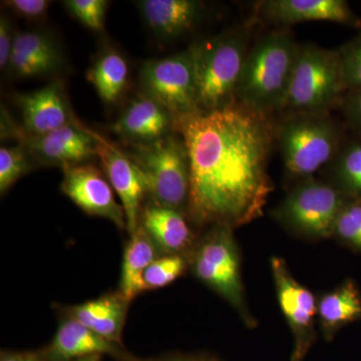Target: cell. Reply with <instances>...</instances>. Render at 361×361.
<instances>
[{
  "label": "cell",
  "instance_id": "obj_1",
  "mask_svg": "<svg viewBox=\"0 0 361 361\" xmlns=\"http://www.w3.org/2000/svg\"><path fill=\"white\" fill-rule=\"evenodd\" d=\"M174 130L189 157L187 210L195 223L233 229L263 215L273 190L268 164L276 135L269 116L235 102L176 116Z\"/></svg>",
  "mask_w": 361,
  "mask_h": 361
},
{
  "label": "cell",
  "instance_id": "obj_2",
  "mask_svg": "<svg viewBox=\"0 0 361 361\" xmlns=\"http://www.w3.org/2000/svg\"><path fill=\"white\" fill-rule=\"evenodd\" d=\"M290 32L274 30L247 54L236 99L262 115L283 109L298 49Z\"/></svg>",
  "mask_w": 361,
  "mask_h": 361
},
{
  "label": "cell",
  "instance_id": "obj_3",
  "mask_svg": "<svg viewBox=\"0 0 361 361\" xmlns=\"http://www.w3.org/2000/svg\"><path fill=\"white\" fill-rule=\"evenodd\" d=\"M199 111L218 110L237 102L248 49L243 32H230L192 45Z\"/></svg>",
  "mask_w": 361,
  "mask_h": 361
},
{
  "label": "cell",
  "instance_id": "obj_4",
  "mask_svg": "<svg viewBox=\"0 0 361 361\" xmlns=\"http://www.w3.org/2000/svg\"><path fill=\"white\" fill-rule=\"evenodd\" d=\"M345 90L336 51L299 44L281 111L288 115H329Z\"/></svg>",
  "mask_w": 361,
  "mask_h": 361
},
{
  "label": "cell",
  "instance_id": "obj_5",
  "mask_svg": "<svg viewBox=\"0 0 361 361\" xmlns=\"http://www.w3.org/2000/svg\"><path fill=\"white\" fill-rule=\"evenodd\" d=\"M232 230L226 226L211 228L188 255L189 268L202 283L231 304L247 326L254 327L255 320L247 307L238 247Z\"/></svg>",
  "mask_w": 361,
  "mask_h": 361
},
{
  "label": "cell",
  "instance_id": "obj_6",
  "mask_svg": "<svg viewBox=\"0 0 361 361\" xmlns=\"http://www.w3.org/2000/svg\"><path fill=\"white\" fill-rule=\"evenodd\" d=\"M130 158L141 170L151 203L182 213L188 209L190 163L182 137L170 134L155 142L135 144Z\"/></svg>",
  "mask_w": 361,
  "mask_h": 361
},
{
  "label": "cell",
  "instance_id": "obj_7",
  "mask_svg": "<svg viewBox=\"0 0 361 361\" xmlns=\"http://www.w3.org/2000/svg\"><path fill=\"white\" fill-rule=\"evenodd\" d=\"M287 174L308 180L336 159L339 137L329 115H288L276 130Z\"/></svg>",
  "mask_w": 361,
  "mask_h": 361
},
{
  "label": "cell",
  "instance_id": "obj_8",
  "mask_svg": "<svg viewBox=\"0 0 361 361\" xmlns=\"http://www.w3.org/2000/svg\"><path fill=\"white\" fill-rule=\"evenodd\" d=\"M345 206L334 185L315 180L299 183L285 197L274 215L287 229L310 239H323L334 233L339 214Z\"/></svg>",
  "mask_w": 361,
  "mask_h": 361
},
{
  "label": "cell",
  "instance_id": "obj_9",
  "mask_svg": "<svg viewBox=\"0 0 361 361\" xmlns=\"http://www.w3.org/2000/svg\"><path fill=\"white\" fill-rule=\"evenodd\" d=\"M140 82L144 94L180 116L198 111L193 51L191 47L142 65Z\"/></svg>",
  "mask_w": 361,
  "mask_h": 361
},
{
  "label": "cell",
  "instance_id": "obj_10",
  "mask_svg": "<svg viewBox=\"0 0 361 361\" xmlns=\"http://www.w3.org/2000/svg\"><path fill=\"white\" fill-rule=\"evenodd\" d=\"M271 270L276 287L278 302L294 337L292 360L300 361L315 339L317 302L312 292L292 276L283 259H271Z\"/></svg>",
  "mask_w": 361,
  "mask_h": 361
},
{
  "label": "cell",
  "instance_id": "obj_11",
  "mask_svg": "<svg viewBox=\"0 0 361 361\" xmlns=\"http://www.w3.org/2000/svg\"><path fill=\"white\" fill-rule=\"evenodd\" d=\"M61 189L73 203L90 216L110 220L127 231L123 206L116 201L113 187L103 172L90 164H78L63 169Z\"/></svg>",
  "mask_w": 361,
  "mask_h": 361
},
{
  "label": "cell",
  "instance_id": "obj_12",
  "mask_svg": "<svg viewBox=\"0 0 361 361\" xmlns=\"http://www.w3.org/2000/svg\"><path fill=\"white\" fill-rule=\"evenodd\" d=\"M97 153L111 186L120 198L127 220V231L132 235L141 223L142 201L147 196L141 170L130 157L99 135Z\"/></svg>",
  "mask_w": 361,
  "mask_h": 361
},
{
  "label": "cell",
  "instance_id": "obj_13",
  "mask_svg": "<svg viewBox=\"0 0 361 361\" xmlns=\"http://www.w3.org/2000/svg\"><path fill=\"white\" fill-rule=\"evenodd\" d=\"M97 135L78 125H68L42 135L26 134L23 144L30 156L44 165L84 164L97 157Z\"/></svg>",
  "mask_w": 361,
  "mask_h": 361
},
{
  "label": "cell",
  "instance_id": "obj_14",
  "mask_svg": "<svg viewBox=\"0 0 361 361\" xmlns=\"http://www.w3.org/2000/svg\"><path fill=\"white\" fill-rule=\"evenodd\" d=\"M44 361H70L90 355H110L118 361H144L130 355L125 346L99 336L82 323L61 316L56 336L42 349Z\"/></svg>",
  "mask_w": 361,
  "mask_h": 361
},
{
  "label": "cell",
  "instance_id": "obj_15",
  "mask_svg": "<svg viewBox=\"0 0 361 361\" xmlns=\"http://www.w3.org/2000/svg\"><path fill=\"white\" fill-rule=\"evenodd\" d=\"M16 103L27 135H45L68 125H75L61 80H54L35 92L16 94Z\"/></svg>",
  "mask_w": 361,
  "mask_h": 361
},
{
  "label": "cell",
  "instance_id": "obj_16",
  "mask_svg": "<svg viewBox=\"0 0 361 361\" xmlns=\"http://www.w3.org/2000/svg\"><path fill=\"white\" fill-rule=\"evenodd\" d=\"M263 20L279 26L310 21L355 25V14L343 0H267L259 4Z\"/></svg>",
  "mask_w": 361,
  "mask_h": 361
},
{
  "label": "cell",
  "instance_id": "obj_17",
  "mask_svg": "<svg viewBox=\"0 0 361 361\" xmlns=\"http://www.w3.org/2000/svg\"><path fill=\"white\" fill-rule=\"evenodd\" d=\"M130 301L120 290L108 292L92 300L59 306L63 316L73 318L114 343L123 344V330Z\"/></svg>",
  "mask_w": 361,
  "mask_h": 361
},
{
  "label": "cell",
  "instance_id": "obj_18",
  "mask_svg": "<svg viewBox=\"0 0 361 361\" xmlns=\"http://www.w3.org/2000/svg\"><path fill=\"white\" fill-rule=\"evenodd\" d=\"M140 225L161 255L188 256L198 241L184 214L151 202L142 209Z\"/></svg>",
  "mask_w": 361,
  "mask_h": 361
},
{
  "label": "cell",
  "instance_id": "obj_19",
  "mask_svg": "<svg viewBox=\"0 0 361 361\" xmlns=\"http://www.w3.org/2000/svg\"><path fill=\"white\" fill-rule=\"evenodd\" d=\"M111 130L137 144H147L170 135L171 130H174V116L142 94L130 101Z\"/></svg>",
  "mask_w": 361,
  "mask_h": 361
},
{
  "label": "cell",
  "instance_id": "obj_20",
  "mask_svg": "<svg viewBox=\"0 0 361 361\" xmlns=\"http://www.w3.org/2000/svg\"><path fill=\"white\" fill-rule=\"evenodd\" d=\"M63 56L47 33L28 30L16 33L8 70L20 78L39 77L59 70Z\"/></svg>",
  "mask_w": 361,
  "mask_h": 361
},
{
  "label": "cell",
  "instance_id": "obj_21",
  "mask_svg": "<svg viewBox=\"0 0 361 361\" xmlns=\"http://www.w3.org/2000/svg\"><path fill=\"white\" fill-rule=\"evenodd\" d=\"M147 25L163 39H175L191 30L203 13L195 0H142L137 1Z\"/></svg>",
  "mask_w": 361,
  "mask_h": 361
},
{
  "label": "cell",
  "instance_id": "obj_22",
  "mask_svg": "<svg viewBox=\"0 0 361 361\" xmlns=\"http://www.w3.org/2000/svg\"><path fill=\"white\" fill-rule=\"evenodd\" d=\"M161 253L153 240L149 238L141 225L132 235L123 251L122 275L120 288L123 295L132 302L144 292L142 275L152 262L160 257Z\"/></svg>",
  "mask_w": 361,
  "mask_h": 361
},
{
  "label": "cell",
  "instance_id": "obj_23",
  "mask_svg": "<svg viewBox=\"0 0 361 361\" xmlns=\"http://www.w3.org/2000/svg\"><path fill=\"white\" fill-rule=\"evenodd\" d=\"M87 78L104 103H116L127 87L129 66L120 52L106 49L90 66Z\"/></svg>",
  "mask_w": 361,
  "mask_h": 361
},
{
  "label": "cell",
  "instance_id": "obj_24",
  "mask_svg": "<svg viewBox=\"0 0 361 361\" xmlns=\"http://www.w3.org/2000/svg\"><path fill=\"white\" fill-rule=\"evenodd\" d=\"M317 315L325 337L342 325L361 317V297L351 282L325 294L317 303Z\"/></svg>",
  "mask_w": 361,
  "mask_h": 361
},
{
  "label": "cell",
  "instance_id": "obj_25",
  "mask_svg": "<svg viewBox=\"0 0 361 361\" xmlns=\"http://www.w3.org/2000/svg\"><path fill=\"white\" fill-rule=\"evenodd\" d=\"M188 268V256L161 255L145 271L142 275V290H154L168 286L182 276Z\"/></svg>",
  "mask_w": 361,
  "mask_h": 361
},
{
  "label": "cell",
  "instance_id": "obj_26",
  "mask_svg": "<svg viewBox=\"0 0 361 361\" xmlns=\"http://www.w3.org/2000/svg\"><path fill=\"white\" fill-rule=\"evenodd\" d=\"M25 147H1L0 149V194H4L30 172L32 163Z\"/></svg>",
  "mask_w": 361,
  "mask_h": 361
},
{
  "label": "cell",
  "instance_id": "obj_27",
  "mask_svg": "<svg viewBox=\"0 0 361 361\" xmlns=\"http://www.w3.org/2000/svg\"><path fill=\"white\" fill-rule=\"evenodd\" d=\"M334 177L349 193L361 196V144L353 145L336 157Z\"/></svg>",
  "mask_w": 361,
  "mask_h": 361
},
{
  "label": "cell",
  "instance_id": "obj_28",
  "mask_svg": "<svg viewBox=\"0 0 361 361\" xmlns=\"http://www.w3.org/2000/svg\"><path fill=\"white\" fill-rule=\"evenodd\" d=\"M68 11L85 27L103 30L109 2L106 0H66Z\"/></svg>",
  "mask_w": 361,
  "mask_h": 361
},
{
  "label": "cell",
  "instance_id": "obj_29",
  "mask_svg": "<svg viewBox=\"0 0 361 361\" xmlns=\"http://www.w3.org/2000/svg\"><path fill=\"white\" fill-rule=\"evenodd\" d=\"M338 54L345 89L361 90V37L342 47Z\"/></svg>",
  "mask_w": 361,
  "mask_h": 361
},
{
  "label": "cell",
  "instance_id": "obj_30",
  "mask_svg": "<svg viewBox=\"0 0 361 361\" xmlns=\"http://www.w3.org/2000/svg\"><path fill=\"white\" fill-rule=\"evenodd\" d=\"M334 234L361 249V203L345 204L336 221Z\"/></svg>",
  "mask_w": 361,
  "mask_h": 361
},
{
  "label": "cell",
  "instance_id": "obj_31",
  "mask_svg": "<svg viewBox=\"0 0 361 361\" xmlns=\"http://www.w3.org/2000/svg\"><path fill=\"white\" fill-rule=\"evenodd\" d=\"M2 4L14 13L28 20L42 18L51 6V1L47 0H7Z\"/></svg>",
  "mask_w": 361,
  "mask_h": 361
},
{
  "label": "cell",
  "instance_id": "obj_32",
  "mask_svg": "<svg viewBox=\"0 0 361 361\" xmlns=\"http://www.w3.org/2000/svg\"><path fill=\"white\" fill-rule=\"evenodd\" d=\"M14 37L11 23L6 16L0 18V68L1 70L8 68L13 54Z\"/></svg>",
  "mask_w": 361,
  "mask_h": 361
},
{
  "label": "cell",
  "instance_id": "obj_33",
  "mask_svg": "<svg viewBox=\"0 0 361 361\" xmlns=\"http://www.w3.org/2000/svg\"><path fill=\"white\" fill-rule=\"evenodd\" d=\"M0 361H44L42 350L2 351Z\"/></svg>",
  "mask_w": 361,
  "mask_h": 361
},
{
  "label": "cell",
  "instance_id": "obj_34",
  "mask_svg": "<svg viewBox=\"0 0 361 361\" xmlns=\"http://www.w3.org/2000/svg\"><path fill=\"white\" fill-rule=\"evenodd\" d=\"M348 111L349 116L361 127V90H356L355 96L349 97Z\"/></svg>",
  "mask_w": 361,
  "mask_h": 361
},
{
  "label": "cell",
  "instance_id": "obj_35",
  "mask_svg": "<svg viewBox=\"0 0 361 361\" xmlns=\"http://www.w3.org/2000/svg\"><path fill=\"white\" fill-rule=\"evenodd\" d=\"M153 361H207L205 358L193 357V356H170Z\"/></svg>",
  "mask_w": 361,
  "mask_h": 361
},
{
  "label": "cell",
  "instance_id": "obj_36",
  "mask_svg": "<svg viewBox=\"0 0 361 361\" xmlns=\"http://www.w3.org/2000/svg\"><path fill=\"white\" fill-rule=\"evenodd\" d=\"M102 358H103V355H97L85 356V357L77 358V360L70 361H102Z\"/></svg>",
  "mask_w": 361,
  "mask_h": 361
}]
</instances>
